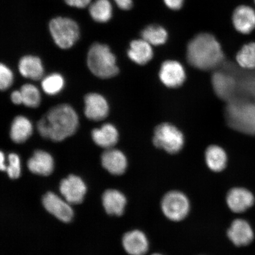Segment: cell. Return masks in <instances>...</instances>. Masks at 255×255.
<instances>
[{"label": "cell", "mask_w": 255, "mask_h": 255, "mask_svg": "<svg viewBox=\"0 0 255 255\" xmlns=\"http://www.w3.org/2000/svg\"><path fill=\"white\" fill-rule=\"evenodd\" d=\"M7 167V165H5V156L1 151V154H0V168H1V171H6Z\"/></svg>", "instance_id": "e575fe53"}, {"label": "cell", "mask_w": 255, "mask_h": 255, "mask_svg": "<svg viewBox=\"0 0 255 255\" xmlns=\"http://www.w3.org/2000/svg\"><path fill=\"white\" fill-rule=\"evenodd\" d=\"M228 236L235 246L244 247L250 245L254 239L253 228L243 219H236L228 231Z\"/></svg>", "instance_id": "5bb4252c"}, {"label": "cell", "mask_w": 255, "mask_h": 255, "mask_svg": "<svg viewBox=\"0 0 255 255\" xmlns=\"http://www.w3.org/2000/svg\"><path fill=\"white\" fill-rule=\"evenodd\" d=\"M59 190L67 202L77 205L84 200L87 188L81 178L75 175H70L61 181Z\"/></svg>", "instance_id": "52a82bcc"}, {"label": "cell", "mask_w": 255, "mask_h": 255, "mask_svg": "<svg viewBox=\"0 0 255 255\" xmlns=\"http://www.w3.org/2000/svg\"><path fill=\"white\" fill-rule=\"evenodd\" d=\"M11 99L12 103L15 105L23 104V98L20 91H15L12 92L11 95Z\"/></svg>", "instance_id": "836d02e7"}, {"label": "cell", "mask_w": 255, "mask_h": 255, "mask_svg": "<svg viewBox=\"0 0 255 255\" xmlns=\"http://www.w3.org/2000/svg\"><path fill=\"white\" fill-rule=\"evenodd\" d=\"M49 27L54 41L61 49H69L79 39V27L72 19L62 17L54 18L50 21Z\"/></svg>", "instance_id": "277c9868"}, {"label": "cell", "mask_w": 255, "mask_h": 255, "mask_svg": "<svg viewBox=\"0 0 255 255\" xmlns=\"http://www.w3.org/2000/svg\"><path fill=\"white\" fill-rule=\"evenodd\" d=\"M89 14L98 23L109 21L113 15V7L109 0H95L89 5Z\"/></svg>", "instance_id": "d4e9b609"}, {"label": "cell", "mask_w": 255, "mask_h": 255, "mask_svg": "<svg viewBox=\"0 0 255 255\" xmlns=\"http://www.w3.org/2000/svg\"><path fill=\"white\" fill-rule=\"evenodd\" d=\"M159 77L162 84L167 87L177 88L184 84L186 75L180 63L170 60L162 63Z\"/></svg>", "instance_id": "ba28073f"}, {"label": "cell", "mask_w": 255, "mask_h": 255, "mask_svg": "<svg viewBox=\"0 0 255 255\" xmlns=\"http://www.w3.org/2000/svg\"><path fill=\"white\" fill-rule=\"evenodd\" d=\"M85 114L89 120H103L109 114L107 101L100 94L91 93L85 98Z\"/></svg>", "instance_id": "7c38bea8"}, {"label": "cell", "mask_w": 255, "mask_h": 255, "mask_svg": "<svg viewBox=\"0 0 255 255\" xmlns=\"http://www.w3.org/2000/svg\"><path fill=\"white\" fill-rule=\"evenodd\" d=\"M9 164L7 167V173L9 178L17 179L20 176L21 164L20 157L15 153H11L8 157Z\"/></svg>", "instance_id": "f1b7e54d"}, {"label": "cell", "mask_w": 255, "mask_h": 255, "mask_svg": "<svg viewBox=\"0 0 255 255\" xmlns=\"http://www.w3.org/2000/svg\"><path fill=\"white\" fill-rule=\"evenodd\" d=\"M212 82L213 90L220 99L228 103L235 98L237 82L230 73L217 71L212 75Z\"/></svg>", "instance_id": "9c48e42d"}, {"label": "cell", "mask_w": 255, "mask_h": 255, "mask_svg": "<svg viewBox=\"0 0 255 255\" xmlns=\"http://www.w3.org/2000/svg\"><path fill=\"white\" fill-rule=\"evenodd\" d=\"M161 209L168 219L174 222L181 221L189 214V200L180 191H171L162 198Z\"/></svg>", "instance_id": "8992f818"}, {"label": "cell", "mask_w": 255, "mask_h": 255, "mask_svg": "<svg viewBox=\"0 0 255 255\" xmlns=\"http://www.w3.org/2000/svg\"><path fill=\"white\" fill-rule=\"evenodd\" d=\"M87 63L91 72L101 79L113 78L119 73L116 57L105 44H92L88 53Z\"/></svg>", "instance_id": "3957f363"}, {"label": "cell", "mask_w": 255, "mask_h": 255, "mask_svg": "<svg viewBox=\"0 0 255 255\" xmlns=\"http://www.w3.org/2000/svg\"><path fill=\"white\" fill-rule=\"evenodd\" d=\"M20 92L23 98V104L30 108L39 106L41 96L39 89L31 84H25L21 87Z\"/></svg>", "instance_id": "83f0119b"}, {"label": "cell", "mask_w": 255, "mask_h": 255, "mask_svg": "<svg viewBox=\"0 0 255 255\" xmlns=\"http://www.w3.org/2000/svg\"><path fill=\"white\" fill-rule=\"evenodd\" d=\"M254 3H255V0H254Z\"/></svg>", "instance_id": "8d00e7d4"}, {"label": "cell", "mask_w": 255, "mask_h": 255, "mask_svg": "<svg viewBox=\"0 0 255 255\" xmlns=\"http://www.w3.org/2000/svg\"><path fill=\"white\" fill-rule=\"evenodd\" d=\"M43 205L50 214L65 223L71 222L73 217V210L67 201L63 200L56 194L48 192L43 198Z\"/></svg>", "instance_id": "30bf717a"}, {"label": "cell", "mask_w": 255, "mask_h": 255, "mask_svg": "<svg viewBox=\"0 0 255 255\" xmlns=\"http://www.w3.org/2000/svg\"><path fill=\"white\" fill-rule=\"evenodd\" d=\"M65 1L71 7L83 8L87 7L91 0H65Z\"/></svg>", "instance_id": "1f68e13d"}, {"label": "cell", "mask_w": 255, "mask_h": 255, "mask_svg": "<svg viewBox=\"0 0 255 255\" xmlns=\"http://www.w3.org/2000/svg\"><path fill=\"white\" fill-rule=\"evenodd\" d=\"M205 159L207 167L213 171H222L227 165V154L224 149L218 145L209 146L207 148Z\"/></svg>", "instance_id": "603a6c76"}, {"label": "cell", "mask_w": 255, "mask_h": 255, "mask_svg": "<svg viewBox=\"0 0 255 255\" xmlns=\"http://www.w3.org/2000/svg\"><path fill=\"white\" fill-rule=\"evenodd\" d=\"M94 141L98 146L107 149L113 148L119 141V133L116 127L111 124H105L100 128L92 132Z\"/></svg>", "instance_id": "d6986e66"}, {"label": "cell", "mask_w": 255, "mask_h": 255, "mask_svg": "<svg viewBox=\"0 0 255 255\" xmlns=\"http://www.w3.org/2000/svg\"><path fill=\"white\" fill-rule=\"evenodd\" d=\"M142 39L153 46H161L166 43L168 32L165 28L157 24L146 26L141 31Z\"/></svg>", "instance_id": "cb8c5ba5"}, {"label": "cell", "mask_w": 255, "mask_h": 255, "mask_svg": "<svg viewBox=\"0 0 255 255\" xmlns=\"http://www.w3.org/2000/svg\"><path fill=\"white\" fill-rule=\"evenodd\" d=\"M118 7L123 10H129L132 7L133 0H114Z\"/></svg>", "instance_id": "d6a6232c"}, {"label": "cell", "mask_w": 255, "mask_h": 255, "mask_svg": "<svg viewBox=\"0 0 255 255\" xmlns=\"http://www.w3.org/2000/svg\"><path fill=\"white\" fill-rule=\"evenodd\" d=\"M152 142L156 147L174 154L183 148L184 137L177 127L170 124L163 123L155 128Z\"/></svg>", "instance_id": "5b68a950"}, {"label": "cell", "mask_w": 255, "mask_h": 255, "mask_svg": "<svg viewBox=\"0 0 255 255\" xmlns=\"http://www.w3.org/2000/svg\"><path fill=\"white\" fill-rule=\"evenodd\" d=\"M79 118L73 108L61 104L51 108L37 123V130L44 138L59 142L74 134Z\"/></svg>", "instance_id": "6da1fadb"}, {"label": "cell", "mask_w": 255, "mask_h": 255, "mask_svg": "<svg viewBox=\"0 0 255 255\" xmlns=\"http://www.w3.org/2000/svg\"><path fill=\"white\" fill-rule=\"evenodd\" d=\"M164 4L172 10H179L182 8L184 0H163Z\"/></svg>", "instance_id": "4dcf8cb0"}, {"label": "cell", "mask_w": 255, "mask_h": 255, "mask_svg": "<svg viewBox=\"0 0 255 255\" xmlns=\"http://www.w3.org/2000/svg\"><path fill=\"white\" fill-rule=\"evenodd\" d=\"M226 202L232 212L240 213L247 211L254 205L255 197L250 190L237 187L229 191Z\"/></svg>", "instance_id": "4fadbf2b"}, {"label": "cell", "mask_w": 255, "mask_h": 255, "mask_svg": "<svg viewBox=\"0 0 255 255\" xmlns=\"http://www.w3.org/2000/svg\"><path fill=\"white\" fill-rule=\"evenodd\" d=\"M65 81L62 75L53 73L44 78L41 82V87L46 94L50 95H56L62 90Z\"/></svg>", "instance_id": "4316f807"}, {"label": "cell", "mask_w": 255, "mask_h": 255, "mask_svg": "<svg viewBox=\"0 0 255 255\" xmlns=\"http://www.w3.org/2000/svg\"><path fill=\"white\" fill-rule=\"evenodd\" d=\"M18 69L22 76L34 81L42 78L44 68L39 57L33 56H25L20 59Z\"/></svg>", "instance_id": "44dd1931"}, {"label": "cell", "mask_w": 255, "mask_h": 255, "mask_svg": "<svg viewBox=\"0 0 255 255\" xmlns=\"http://www.w3.org/2000/svg\"><path fill=\"white\" fill-rule=\"evenodd\" d=\"M162 255L158 254H154V255Z\"/></svg>", "instance_id": "d590c367"}, {"label": "cell", "mask_w": 255, "mask_h": 255, "mask_svg": "<svg viewBox=\"0 0 255 255\" xmlns=\"http://www.w3.org/2000/svg\"><path fill=\"white\" fill-rule=\"evenodd\" d=\"M105 211L110 215H122L125 210L127 199L125 196L117 190H108L103 196Z\"/></svg>", "instance_id": "ffe728a7"}, {"label": "cell", "mask_w": 255, "mask_h": 255, "mask_svg": "<svg viewBox=\"0 0 255 255\" xmlns=\"http://www.w3.org/2000/svg\"><path fill=\"white\" fill-rule=\"evenodd\" d=\"M13 74L7 66H0V88L1 91L7 90L13 82Z\"/></svg>", "instance_id": "f546056e"}, {"label": "cell", "mask_w": 255, "mask_h": 255, "mask_svg": "<svg viewBox=\"0 0 255 255\" xmlns=\"http://www.w3.org/2000/svg\"><path fill=\"white\" fill-rule=\"evenodd\" d=\"M123 245L124 250L129 255H145L149 247L147 238L138 230L127 232L124 236Z\"/></svg>", "instance_id": "2e32d148"}, {"label": "cell", "mask_w": 255, "mask_h": 255, "mask_svg": "<svg viewBox=\"0 0 255 255\" xmlns=\"http://www.w3.org/2000/svg\"><path fill=\"white\" fill-rule=\"evenodd\" d=\"M236 59L242 68L255 69V42L244 44L237 53Z\"/></svg>", "instance_id": "484cf974"}, {"label": "cell", "mask_w": 255, "mask_h": 255, "mask_svg": "<svg viewBox=\"0 0 255 255\" xmlns=\"http://www.w3.org/2000/svg\"><path fill=\"white\" fill-rule=\"evenodd\" d=\"M127 53L132 62L139 65H145L153 57V50L151 44L142 39L132 41Z\"/></svg>", "instance_id": "ac0fdd59"}, {"label": "cell", "mask_w": 255, "mask_h": 255, "mask_svg": "<svg viewBox=\"0 0 255 255\" xmlns=\"http://www.w3.org/2000/svg\"><path fill=\"white\" fill-rule=\"evenodd\" d=\"M232 21L239 33L249 34L255 29V10L250 5H240L233 12Z\"/></svg>", "instance_id": "8fae6325"}, {"label": "cell", "mask_w": 255, "mask_h": 255, "mask_svg": "<svg viewBox=\"0 0 255 255\" xmlns=\"http://www.w3.org/2000/svg\"><path fill=\"white\" fill-rule=\"evenodd\" d=\"M27 167L31 173L47 176L52 174L53 171V159L49 153L37 150L28 159Z\"/></svg>", "instance_id": "e0dca14e"}, {"label": "cell", "mask_w": 255, "mask_h": 255, "mask_svg": "<svg viewBox=\"0 0 255 255\" xmlns=\"http://www.w3.org/2000/svg\"><path fill=\"white\" fill-rule=\"evenodd\" d=\"M101 161L104 168L112 174L120 175L127 170V158L119 149H107L102 155Z\"/></svg>", "instance_id": "9a60e30c"}, {"label": "cell", "mask_w": 255, "mask_h": 255, "mask_svg": "<svg viewBox=\"0 0 255 255\" xmlns=\"http://www.w3.org/2000/svg\"><path fill=\"white\" fill-rule=\"evenodd\" d=\"M186 56L191 66L202 71L218 68L225 59L221 44L214 36L207 33L197 34L190 41Z\"/></svg>", "instance_id": "7a4b0ae2"}, {"label": "cell", "mask_w": 255, "mask_h": 255, "mask_svg": "<svg viewBox=\"0 0 255 255\" xmlns=\"http://www.w3.org/2000/svg\"><path fill=\"white\" fill-rule=\"evenodd\" d=\"M33 133V126L29 120L23 116L15 117L12 121L10 137L15 143H23L30 138Z\"/></svg>", "instance_id": "7402d4cb"}]
</instances>
